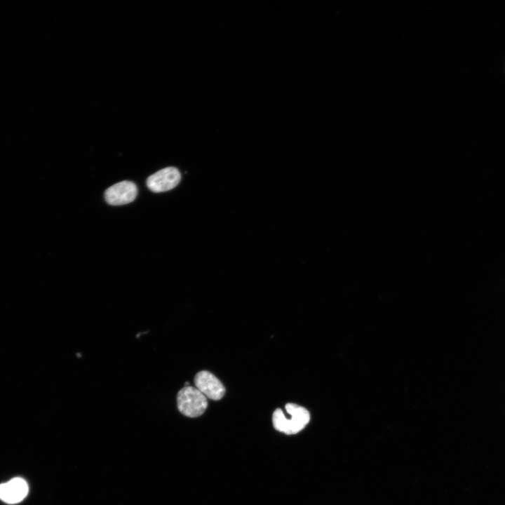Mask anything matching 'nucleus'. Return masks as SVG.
I'll use <instances>...</instances> for the list:
<instances>
[{"label": "nucleus", "mask_w": 505, "mask_h": 505, "mask_svg": "<svg viewBox=\"0 0 505 505\" xmlns=\"http://www.w3.org/2000/svg\"><path fill=\"white\" fill-rule=\"evenodd\" d=\"M137 194V186L133 182L124 180L106 189L105 198L107 203L121 206L134 201Z\"/></svg>", "instance_id": "4"}, {"label": "nucleus", "mask_w": 505, "mask_h": 505, "mask_svg": "<svg viewBox=\"0 0 505 505\" xmlns=\"http://www.w3.org/2000/svg\"><path fill=\"white\" fill-rule=\"evenodd\" d=\"M180 179V173L176 168L167 167L150 175L147 186L153 192L166 191L175 188Z\"/></svg>", "instance_id": "3"}, {"label": "nucleus", "mask_w": 505, "mask_h": 505, "mask_svg": "<svg viewBox=\"0 0 505 505\" xmlns=\"http://www.w3.org/2000/svg\"><path fill=\"white\" fill-rule=\"evenodd\" d=\"M286 412L290 415L288 419L281 409L277 408L273 413L272 422L276 430L291 435L302 430L310 420L309 411L304 407L295 403H287Z\"/></svg>", "instance_id": "1"}, {"label": "nucleus", "mask_w": 505, "mask_h": 505, "mask_svg": "<svg viewBox=\"0 0 505 505\" xmlns=\"http://www.w3.org/2000/svg\"><path fill=\"white\" fill-rule=\"evenodd\" d=\"M194 384L206 397L212 400L221 399L225 393V388L222 382L211 372L202 370L194 377Z\"/></svg>", "instance_id": "5"}, {"label": "nucleus", "mask_w": 505, "mask_h": 505, "mask_svg": "<svg viewBox=\"0 0 505 505\" xmlns=\"http://www.w3.org/2000/svg\"><path fill=\"white\" fill-rule=\"evenodd\" d=\"M177 405L179 411L189 417H196L206 411L208 400L198 389L184 386L177 395Z\"/></svg>", "instance_id": "2"}, {"label": "nucleus", "mask_w": 505, "mask_h": 505, "mask_svg": "<svg viewBox=\"0 0 505 505\" xmlns=\"http://www.w3.org/2000/svg\"><path fill=\"white\" fill-rule=\"evenodd\" d=\"M28 485L21 478H14L0 484V499L8 504L22 501L28 493Z\"/></svg>", "instance_id": "6"}]
</instances>
